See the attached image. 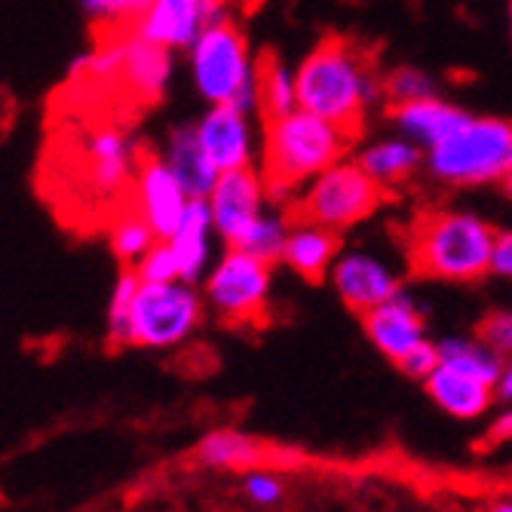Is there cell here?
Returning a JSON list of instances; mask_svg holds the SVG:
<instances>
[{"label": "cell", "instance_id": "1", "mask_svg": "<svg viewBox=\"0 0 512 512\" xmlns=\"http://www.w3.org/2000/svg\"><path fill=\"white\" fill-rule=\"evenodd\" d=\"M375 89V56L341 34H325L295 74L298 108L338 123L353 138L362 132L365 108Z\"/></svg>", "mask_w": 512, "mask_h": 512}, {"label": "cell", "instance_id": "2", "mask_svg": "<svg viewBox=\"0 0 512 512\" xmlns=\"http://www.w3.org/2000/svg\"><path fill=\"white\" fill-rule=\"evenodd\" d=\"M402 249L414 276L473 283L491 270L494 234L467 212L421 209L402 230Z\"/></svg>", "mask_w": 512, "mask_h": 512}, {"label": "cell", "instance_id": "3", "mask_svg": "<svg viewBox=\"0 0 512 512\" xmlns=\"http://www.w3.org/2000/svg\"><path fill=\"white\" fill-rule=\"evenodd\" d=\"M356 142L338 123L313 111H289L264 123V188L276 200L289 197L298 184L341 163Z\"/></svg>", "mask_w": 512, "mask_h": 512}, {"label": "cell", "instance_id": "4", "mask_svg": "<svg viewBox=\"0 0 512 512\" xmlns=\"http://www.w3.org/2000/svg\"><path fill=\"white\" fill-rule=\"evenodd\" d=\"M512 169V123L467 117L430 148V172L448 184H485Z\"/></svg>", "mask_w": 512, "mask_h": 512}, {"label": "cell", "instance_id": "5", "mask_svg": "<svg viewBox=\"0 0 512 512\" xmlns=\"http://www.w3.org/2000/svg\"><path fill=\"white\" fill-rule=\"evenodd\" d=\"M387 197V188L365 172L362 163H335L316 175L310 188L289 203L286 215L292 224H319L344 230L368 218Z\"/></svg>", "mask_w": 512, "mask_h": 512}, {"label": "cell", "instance_id": "6", "mask_svg": "<svg viewBox=\"0 0 512 512\" xmlns=\"http://www.w3.org/2000/svg\"><path fill=\"white\" fill-rule=\"evenodd\" d=\"M191 71L200 96L212 105L246 108L255 102V68L234 22L215 19L200 31L191 43Z\"/></svg>", "mask_w": 512, "mask_h": 512}, {"label": "cell", "instance_id": "7", "mask_svg": "<svg viewBox=\"0 0 512 512\" xmlns=\"http://www.w3.org/2000/svg\"><path fill=\"white\" fill-rule=\"evenodd\" d=\"M200 319L203 301L188 279H172V283H145L142 279L129 313V347H178L194 335Z\"/></svg>", "mask_w": 512, "mask_h": 512}, {"label": "cell", "instance_id": "8", "mask_svg": "<svg viewBox=\"0 0 512 512\" xmlns=\"http://www.w3.org/2000/svg\"><path fill=\"white\" fill-rule=\"evenodd\" d=\"M206 298L224 325H234V329L267 325L270 261L255 258L243 249H230L209 276Z\"/></svg>", "mask_w": 512, "mask_h": 512}, {"label": "cell", "instance_id": "9", "mask_svg": "<svg viewBox=\"0 0 512 512\" xmlns=\"http://www.w3.org/2000/svg\"><path fill=\"white\" fill-rule=\"evenodd\" d=\"M188 203V191L181 188V181L166 166V160L154 151H145L132 181V206L151 221L160 240H169L175 234V227L188 212Z\"/></svg>", "mask_w": 512, "mask_h": 512}, {"label": "cell", "instance_id": "10", "mask_svg": "<svg viewBox=\"0 0 512 512\" xmlns=\"http://www.w3.org/2000/svg\"><path fill=\"white\" fill-rule=\"evenodd\" d=\"M261 191H264L261 178L249 166H243V169L221 172L212 194L206 197L209 212H212V224L218 227V234L230 243V249L240 246L243 237L261 218Z\"/></svg>", "mask_w": 512, "mask_h": 512}, {"label": "cell", "instance_id": "11", "mask_svg": "<svg viewBox=\"0 0 512 512\" xmlns=\"http://www.w3.org/2000/svg\"><path fill=\"white\" fill-rule=\"evenodd\" d=\"M120 46V96L135 105H157L172 77V50L138 31L120 37Z\"/></svg>", "mask_w": 512, "mask_h": 512}, {"label": "cell", "instance_id": "12", "mask_svg": "<svg viewBox=\"0 0 512 512\" xmlns=\"http://www.w3.org/2000/svg\"><path fill=\"white\" fill-rule=\"evenodd\" d=\"M215 19H221V0H154L135 31L169 50H181Z\"/></svg>", "mask_w": 512, "mask_h": 512}, {"label": "cell", "instance_id": "13", "mask_svg": "<svg viewBox=\"0 0 512 512\" xmlns=\"http://www.w3.org/2000/svg\"><path fill=\"white\" fill-rule=\"evenodd\" d=\"M197 138L218 172L243 169L249 163V126L237 105H212L197 123Z\"/></svg>", "mask_w": 512, "mask_h": 512}, {"label": "cell", "instance_id": "14", "mask_svg": "<svg viewBox=\"0 0 512 512\" xmlns=\"http://www.w3.org/2000/svg\"><path fill=\"white\" fill-rule=\"evenodd\" d=\"M335 286L344 304L359 316H365L368 310H375L399 295L396 276L381 261L368 255H347L335 267Z\"/></svg>", "mask_w": 512, "mask_h": 512}, {"label": "cell", "instance_id": "15", "mask_svg": "<svg viewBox=\"0 0 512 512\" xmlns=\"http://www.w3.org/2000/svg\"><path fill=\"white\" fill-rule=\"evenodd\" d=\"M365 322V335L371 338L384 356H390L393 362H399L408 350H414L424 338V319L414 310L411 301H405L402 295L390 298L387 304L368 310L362 316Z\"/></svg>", "mask_w": 512, "mask_h": 512}, {"label": "cell", "instance_id": "16", "mask_svg": "<svg viewBox=\"0 0 512 512\" xmlns=\"http://www.w3.org/2000/svg\"><path fill=\"white\" fill-rule=\"evenodd\" d=\"M160 157L175 172V178L181 181V188L188 191L191 200H206L212 194L221 172L209 163L200 138H197V126L172 129L166 138V151Z\"/></svg>", "mask_w": 512, "mask_h": 512}, {"label": "cell", "instance_id": "17", "mask_svg": "<svg viewBox=\"0 0 512 512\" xmlns=\"http://www.w3.org/2000/svg\"><path fill=\"white\" fill-rule=\"evenodd\" d=\"M427 390L442 411H448L451 417H460V421H473V417L485 414L494 396L491 384L467 375V371H460V368H451L445 362H439V368L427 378Z\"/></svg>", "mask_w": 512, "mask_h": 512}, {"label": "cell", "instance_id": "18", "mask_svg": "<svg viewBox=\"0 0 512 512\" xmlns=\"http://www.w3.org/2000/svg\"><path fill=\"white\" fill-rule=\"evenodd\" d=\"M276 451L240 430H215L197 445V460L215 470H261Z\"/></svg>", "mask_w": 512, "mask_h": 512}, {"label": "cell", "instance_id": "19", "mask_svg": "<svg viewBox=\"0 0 512 512\" xmlns=\"http://www.w3.org/2000/svg\"><path fill=\"white\" fill-rule=\"evenodd\" d=\"M338 255V234L329 227H319V224H298L292 234L286 237V249L283 258L286 264L301 273L307 283H319L325 276V270L332 267Z\"/></svg>", "mask_w": 512, "mask_h": 512}, {"label": "cell", "instance_id": "20", "mask_svg": "<svg viewBox=\"0 0 512 512\" xmlns=\"http://www.w3.org/2000/svg\"><path fill=\"white\" fill-rule=\"evenodd\" d=\"M209 227H212L209 203L191 200L181 224L169 237V243L178 255V264H181V279H188V283H197V276L203 273V267L209 261Z\"/></svg>", "mask_w": 512, "mask_h": 512}, {"label": "cell", "instance_id": "21", "mask_svg": "<svg viewBox=\"0 0 512 512\" xmlns=\"http://www.w3.org/2000/svg\"><path fill=\"white\" fill-rule=\"evenodd\" d=\"M390 117L408 135H414L417 142L433 148L436 142H442L445 135H451L470 114H463V111L430 96V99H417V102H405V105H390Z\"/></svg>", "mask_w": 512, "mask_h": 512}, {"label": "cell", "instance_id": "22", "mask_svg": "<svg viewBox=\"0 0 512 512\" xmlns=\"http://www.w3.org/2000/svg\"><path fill=\"white\" fill-rule=\"evenodd\" d=\"M255 105H258L264 123L295 111V105H298L295 80L289 77L283 62H279V56L270 50H264L255 65Z\"/></svg>", "mask_w": 512, "mask_h": 512}, {"label": "cell", "instance_id": "23", "mask_svg": "<svg viewBox=\"0 0 512 512\" xmlns=\"http://www.w3.org/2000/svg\"><path fill=\"white\" fill-rule=\"evenodd\" d=\"M108 237H111L114 255H117L120 261L132 264V267H135L138 261H142V258L148 255V249L160 240V237L154 234L151 221L132 206V200L123 203V206L108 218Z\"/></svg>", "mask_w": 512, "mask_h": 512}, {"label": "cell", "instance_id": "24", "mask_svg": "<svg viewBox=\"0 0 512 512\" xmlns=\"http://www.w3.org/2000/svg\"><path fill=\"white\" fill-rule=\"evenodd\" d=\"M154 0H80V7L96 28V40H117L138 28Z\"/></svg>", "mask_w": 512, "mask_h": 512}, {"label": "cell", "instance_id": "25", "mask_svg": "<svg viewBox=\"0 0 512 512\" xmlns=\"http://www.w3.org/2000/svg\"><path fill=\"white\" fill-rule=\"evenodd\" d=\"M359 163L381 188H393V184H402L411 178V172L421 163V154L408 142H381L375 148H368Z\"/></svg>", "mask_w": 512, "mask_h": 512}, {"label": "cell", "instance_id": "26", "mask_svg": "<svg viewBox=\"0 0 512 512\" xmlns=\"http://www.w3.org/2000/svg\"><path fill=\"white\" fill-rule=\"evenodd\" d=\"M439 359L451 368H460L467 371V375L497 387L500 375H503V362L500 356L485 347L482 341H460V338H451V341H442L439 344Z\"/></svg>", "mask_w": 512, "mask_h": 512}, {"label": "cell", "instance_id": "27", "mask_svg": "<svg viewBox=\"0 0 512 512\" xmlns=\"http://www.w3.org/2000/svg\"><path fill=\"white\" fill-rule=\"evenodd\" d=\"M138 273L126 270L120 273L117 286L111 292V304H108V341L114 347H129V313H132V298L138 292Z\"/></svg>", "mask_w": 512, "mask_h": 512}, {"label": "cell", "instance_id": "28", "mask_svg": "<svg viewBox=\"0 0 512 512\" xmlns=\"http://www.w3.org/2000/svg\"><path fill=\"white\" fill-rule=\"evenodd\" d=\"M286 227L279 224L276 218H258L255 227L249 230V234L243 237L240 246L234 249H243L255 258H264V261H273V258H283V249H286Z\"/></svg>", "mask_w": 512, "mask_h": 512}, {"label": "cell", "instance_id": "29", "mask_svg": "<svg viewBox=\"0 0 512 512\" xmlns=\"http://www.w3.org/2000/svg\"><path fill=\"white\" fill-rule=\"evenodd\" d=\"M132 270L142 276L145 283H172V279H181V264L169 240H157Z\"/></svg>", "mask_w": 512, "mask_h": 512}, {"label": "cell", "instance_id": "30", "mask_svg": "<svg viewBox=\"0 0 512 512\" xmlns=\"http://www.w3.org/2000/svg\"><path fill=\"white\" fill-rule=\"evenodd\" d=\"M384 92L390 105H405V102H417V99H430L433 96V83L427 74L411 71V68H396L387 80H384Z\"/></svg>", "mask_w": 512, "mask_h": 512}, {"label": "cell", "instance_id": "31", "mask_svg": "<svg viewBox=\"0 0 512 512\" xmlns=\"http://www.w3.org/2000/svg\"><path fill=\"white\" fill-rule=\"evenodd\" d=\"M479 341L491 347L500 359L512 356V310H494L479 325Z\"/></svg>", "mask_w": 512, "mask_h": 512}, {"label": "cell", "instance_id": "32", "mask_svg": "<svg viewBox=\"0 0 512 512\" xmlns=\"http://www.w3.org/2000/svg\"><path fill=\"white\" fill-rule=\"evenodd\" d=\"M439 347L436 344H430V341H421L414 350H408L402 359H399V365H402V371L408 378H421V381H427L433 371L439 368Z\"/></svg>", "mask_w": 512, "mask_h": 512}, {"label": "cell", "instance_id": "33", "mask_svg": "<svg viewBox=\"0 0 512 512\" xmlns=\"http://www.w3.org/2000/svg\"><path fill=\"white\" fill-rule=\"evenodd\" d=\"M246 497L258 506H273L283 500V482H279L273 473H267L264 467L252 470L246 476Z\"/></svg>", "mask_w": 512, "mask_h": 512}, {"label": "cell", "instance_id": "34", "mask_svg": "<svg viewBox=\"0 0 512 512\" xmlns=\"http://www.w3.org/2000/svg\"><path fill=\"white\" fill-rule=\"evenodd\" d=\"M491 270L500 276H512V234H497L491 249Z\"/></svg>", "mask_w": 512, "mask_h": 512}, {"label": "cell", "instance_id": "35", "mask_svg": "<svg viewBox=\"0 0 512 512\" xmlns=\"http://www.w3.org/2000/svg\"><path fill=\"white\" fill-rule=\"evenodd\" d=\"M509 439H512V411L497 417V421L491 424V430H488V436H485V442L497 445V442H509Z\"/></svg>", "mask_w": 512, "mask_h": 512}, {"label": "cell", "instance_id": "36", "mask_svg": "<svg viewBox=\"0 0 512 512\" xmlns=\"http://www.w3.org/2000/svg\"><path fill=\"white\" fill-rule=\"evenodd\" d=\"M497 387H500V396H503L506 402H512V359L503 365V375H500Z\"/></svg>", "mask_w": 512, "mask_h": 512}, {"label": "cell", "instance_id": "37", "mask_svg": "<svg viewBox=\"0 0 512 512\" xmlns=\"http://www.w3.org/2000/svg\"><path fill=\"white\" fill-rule=\"evenodd\" d=\"M485 512H512V503H509V500H503V503H491Z\"/></svg>", "mask_w": 512, "mask_h": 512}, {"label": "cell", "instance_id": "38", "mask_svg": "<svg viewBox=\"0 0 512 512\" xmlns=\"http://www.w3.org/2000/svg\"><path fill=\"white\" fill-rule=\"evenodd\" d=\"M503 181H506V191H509V197H512V169H509V175H506Z\"/></svg>", "mask_w": 512, "mask_h": 512}, {"label": "cell", "instance_id": "39", "mask_svg": "<svg viewBox=\"0 0 512 512\" xmlns=\"http://www.w3.org/2000/svg\"><path fill=\"white\" fill-rule=\"evenodd\" d=\"M246 4H249V7H255V4H258V0H246Z\"/></svg>", "mask_w": 512, "mask_h": 512}, {"label": "cell", "instance_id": "40", "mask_svg": "<svg viewBox=\"0 0 512 512\" xmlns=\"http://www.w3.org/2000/svg\"><path fill=\"white\" fill-rule=\"evenodd\" d=\"M221 4H224V0H221Z\"/></svg>", "mask_w": 512, "mask_h": 512}]
</instances>
